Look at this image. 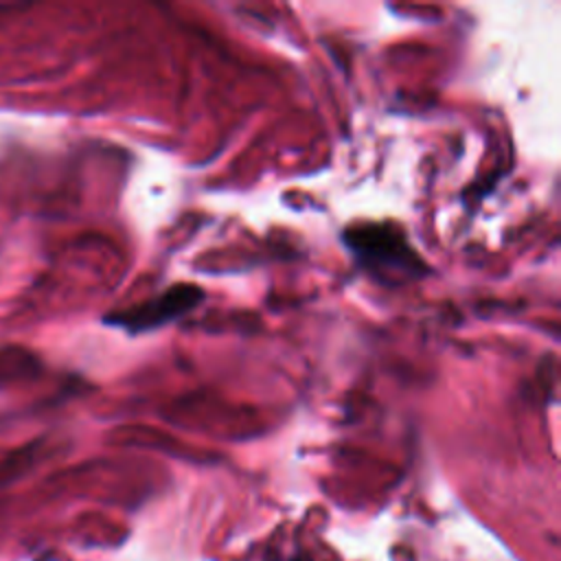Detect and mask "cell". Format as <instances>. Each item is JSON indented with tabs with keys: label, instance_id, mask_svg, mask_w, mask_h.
<instances>
[{
	"label": "cell",
	"instance_id": "cell-1",
	"mask_svg": "<svg viewBox=\"0 0 561 561\" xmlns=\"http://www.w3.org/2000/svg\"><path fill=\"white\" fill-rule=\"evenodd\" d=\"M353 261L370 276L383 283L421 278L427 272L425 261L412 248L405 232L390 224H368L346 228L342 234Z\"/></svg>",
	"mask_w": 561,
	"mask_h": 561
},
{
	"label": "cell",
	"instance_id": "cell-2",
	"mask_svg": "<svg viewBox=\"0 0 561 561\" xmlns=\"http://www.w3.org/2000/svg\"><path fill=\"white\" fill-rule=\"evenodd\" d=\"M202 300H204V291L197 285L180 283L147 302L110 313L105 322L112 327L125 329L129 333H147L182 318L184 313L195 309Z\"/></svg>",
	"mask_w": 561,
	"mask_h": 561
}]
</instances>
